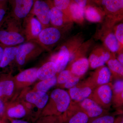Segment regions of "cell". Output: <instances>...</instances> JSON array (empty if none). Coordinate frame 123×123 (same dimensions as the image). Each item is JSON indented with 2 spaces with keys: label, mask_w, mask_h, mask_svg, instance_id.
Masks as SVG:
<instances>
[{
  "label": "cell",
  "mask_w": 123,
  "mask_h": 123,
  "mask_svg": "<svg viewBox=\"0 0 123 123\" xmlns=\"http://www.w3.org/2000/svg\"><path fill=\"white\" fill-rule=\"evenodd\" d=\"M58 117L56 116H49L43 118L38 123H56Z\"/></svg>",
  "instance_id": "obj_35"
},
{
  "label": "cell",
  "mask_w": 123,
  "mask_h": 123,
  "mask_svg": "<svg viewBox=\"0 0 123 123\" xmlns=\"http://www.w3.org/2000/svg\"><path fill=\"white\" fill-rule=\"evenodd\" d=\"M114 33L116 37L119 42L122 48L123 44V24L121 23L117 26Z\"/></svg>",
  "instance_id": "obj_32"
},
{
  "label": "cell",
  "mask_w": 123,
  "mask_h": 123,
  "mask_svg": "<svg viewBox=\"0 0 123 123\" xmlns=\"http://www.w3.org/2000/svg\"><path fill=\"white\" fill-rule=\"evenodd\" d=\"M25 38L17 31H0V41L8 46H14L22 43L25 41Z\"/></svg>",
  "instance_id": "obj_10"
},
{
  "label": "cell",
  "mask_w": 123,
  "mask_h": 123,
  "mask_svg": "<svg viewBox=\"0 0 123 123\" xmlns=\"http://www.w3.org/2000/svg\"><path fill=\"white\" fill-rule=\"evenodd\" d=\"M80 80L79 77L73 75L70 77L66 83L65 84L64 86L67 89H70L76 86Z\"/></svg>",
  "instance_id": "obj_33"
},
{
  "label": "cell",
  "mask_w": 123,
  "mask_h": 123,
  "mask_svg": "<svg viewBox=\"0 0 123 123\" xmlns=\"http://www.w3.org/2000/svg\"><path fill=\"white\" fill-rule=\"evenodd\" d=\"M36 43L33 42H27L21 44L18 47L16 58L19 65H22L24 64L27 55L31 53L38 46Z\"/></svg>",
  "instance_id": "obj_13"
},
{
  "label": "cell",
  "mask_w": 123,
  "mask_h": 123,
  "mask_svg": "<svg viewBox=\"0 0 123 123\" xmlns=\"http://www.w3.org/2000/svg\"></svg>",
  "instance_id": "obj_46"
},
{
  "label": "cell",
  "mask_w": 123,
  "mask_h": 123,
  "mask_svg": "<svg viewBox=\"0 0 123 123\" xmlns=\"http://www.w3.org/2000/svg\"><path fill=\"white\" fill-rule=\"evenodd\" d=\"M36 68L29 69L24 70L18 75L17 80L19 81L33 82L37 78Z\"/></svg>",
  "instance_id": "obj_23"
},
{
  "label": "cell",
  "mask_w": 123,
  "mask_h": 123,
  "mask_svg": "<svg viewBox=\"0 0 123 123\" xmlns=\"http://www.w3.org/2000/svg\"><path fill=\"white\" fill-rule=\"evenodd\" d=\"M18 50V47H8L5 49L0 62V68H5L15 59Z\"/></svg>",
  "instance_id": "obj_20"
},
{
  "label": "cell",
  "mask_w": 123,
  "mask_h": 123,
  "mask_svg": "<svg viewBox=\"0 0 123 123\" xmlns=\"http://www.w3.org/2000/svg\"><path fill=\"white\" fill-rule=\"evenodd\" d=\"M85 17L86 19L92 22L98 23L102 21V14L96 8L92 6H86L85 8Z\"/></svg>",
  "instance_id": "obj_22"
},
{
  "label": "cell",
  "mask_w": 123,
  "mask_h": 123,
  "mask_svg": "<svg viewBox=\"0 0 123 123\" xmlns=\"http://www.w3.org/2000/svg\"><path fill=\"white\" fill-rule=\"evenodd\" d=\"M5 0H0V1Z\"/></svg>",
  "instance_id": "obj_45"
},
{
  "label": "cell",
  "mask_w": 123,
  "mask_h": 123,
  "mask_svg": "<svg viewBox=\"0 0 123 123\" xmlns=\"http://www.w3.org/2000/svg\"><path fill=\"white\" fill-rule=\"evenodd\" d=\"M101 3L109 18L114 21L121 19L123 0H102Z\"/></svg>",
  "instance_id": "obj_5"
},
{
  "label": "cell",
  "mask_w": 123,
  "mask_h": 123,
  "mask_svg": "<svg viewBox=\"0 0 123 123\" xmlns=\"http://www.w3.org/2000/svg\"><path fill=\"white\" fill-rule=\"evenodd\" d=\"M115 117L107 114L90 119L88 123H114Z\"/></svg>",
  "instance_id": "obj_30"
},
{
  "label": "cell",
  "mask_w": 123,
  "mask_h": 123,
  "mask_svg": "<svg viewBox=\"0 0 123 123\" xmlns=\"http://www.w3.org/2000/svg\"><path fill=\"white\" fill-rule=\"evenodd\" d=\"M70 50L65 45L61 48L59 51L56 57H55V62L57 68V73H60L65 69L69 62L70 61Z\"/></svg>",
  "instance_id": "obj_12"
},
{
  "label": "cell",
  "mask_w": 123,
  "mask_h": 123,
  "mask_svg": "<svg viewBox=\"0 0 123 123\" xmlns=\"http://www.w3.org/2000/svg\"><path fill=\"white\" fill-rule=\"evenodd\" d=\"M57 73V67L55 62H49L37 70V77L40 80H44L55 76Z\"/></svg>",
  "instance_id": "obj_16"
},
{
  "label": "cell",
  "mask_w": 123,
  "mask_h": 123,
  "mask_svg": "<svg viewBox=\"0 0 123 123\" xmlns=\"http://www.w3.org/2000/svg\"><path fill=\"white\" fill-rule=\"evenodd\" d=\"M26 99L29 102L34 104L40 109H42L47 104L48 101L49 96L46 92L38 91L27 94Z\"/></svg>",
  "instance_id": "obj_14"
},
{
  "label": "cell",
  "mask_w": 123,
  "mask_h": 123,
  "mask_svg": "<svg viewBox=\"0 0 123 123\" xmlns=\"http://www.w3.org/2000/svg\"><path fill=\"white\" fill-rule=\"evenodd\" d=\"M74 2L76 3L81 7L85 8L86 7L88 0H74Z\"/></svg>",
  "instance_id": "obj_36"
},
{
  "label": "cell",
  "mask_w": 123,
  "mask_h": 123,
  "mask_svg": "<svg viewBox=\"0 0 123 123\" xmlns=\"http://www.w3.org/2000/svg\"><path fill=\"white\" fill-rule=\"evenodd\" d=\"M113 90L115 93L120 94L123 91V80L119 79L117 80L113 86Z\"/></svg>",
  "instance_id": "obj_34"
},
{
  "label": "cell",
  "mask_w": 123,
  "mask_h": 123,
  "mask_svg": "<svg viewBox=\"0 0 123 123\" xmlns=\"http://www.w3.org/2000/svg\"><path fill=\"white\" fill-rule=\"evenodd\" d=\"M51 97L55 104L56 116L66 112L70 106L71 98L68 93L65 91L56 89L52 92Z\"/></svg>",
  "instance_id": "obj_2"
},
{
  "label": "cell",
  "mask_w": 123,
  "mask_h": 123,
  "mask_svg": "<svg viewBox=\"0 0 123 123\" xmlns=\"http://www.w3.org/2000/svg\"><path fill=\"white\" fill-rule=\"evenodd\" d=\"M11 123H30L27 121L21 120H12Z\"/></svg>",
  "instance_id": "obj_41"
},
{
  "label": "cell",
  "mask_w": 123,
  "mask_h": 123,
  "mask_svg": "<svg viewBox=\"0 0 123 123\" xmlns=\"http://www.w3.org/2000/svg\"><path fill=\"white\" fill-rule=\"evenodd\" d=\"M118 60L120 63L123 65V52L120 53L118 57Z\"/></svg>",
  "instance_id": "obj_40"
},
{
  "label": "cell",
  "mask_w": 123,
  "mask_h": 123,
  "mask_svg": "<svg viewBox=\"0 0 123 123\" xmlns=\"http://www.w3.org/2000/svg\"><path fill=\"white\" fill-rule=\"evenodd\" d=\"M114 123H123V117H119L115 119Z\"/></svg>",
  "instance_id": "obj_39"
},
{
  "label": "cell",
  "mask_w": 123,
  "mask_h": 123,
  "mask_svg": "<svg viewBox=\"0 0 123 123\" xmlns=\"http://www.w3.org/2000/svg\"><path fill=\"white\" fill-rule=\"evenodd\" d=\"M89 65L88 59L85 57L80 58L72 64L70 71L73 75L80 77L87 72Z\"/></svg>",
  "instance_id": "obj_18"
},
{
  "label": "cell",
  "mask_w": 123,
  "mask_h": 123,
  "mask_svg": "<svg viewBox=\"0 0 123 123\" xmlns=\"http://www.w3.org/2000/svg\"><path fill=\"white\" fill-rule=\"evenodd\" d=\"M91 99L105 110L110 107L112 97L111 88L107 84L99 86L91 94Z\"/></svg>",
  "instance_id": "obj_1"
},
{
  "label": "cell",
  "mask_w": 123,
  "mask_h": 123,
  "mask_svg": "<svg viewBox=\"0 0 123 123\" xmlns=\"http://www.w3.org/2000/svg\"><path fill=\"white\" fill-rule=\"evenodd\" d=\"M70 106L62 118L65 123H88L90 119L80 106Z\"/></svg>",
  "instance_id": "obj_4"
},
{
  "label": "cell",
  "mask_w": 123,
  "mask_h": 123,
  "mask_svg": "<svg viewBox=\"0 0 123 123\" xmlns=\"http://www.w3.org/2000/svg\"><path fill=\"white\" fill-rule=\"evenodd\" d=\"M61 121L60 123H65V122H64L63 121V120L62 119H61Z\"/></svg>",
  "instance_id": "obj_43"
},
{
  "label": "cell",
  "mask_w": 123,
  "mask_h": 123,
  "mask_svg": "<svg viewBox=\"0 0 123 123\" xmlns=\"http://www.w3.org/2000/svg\"><path fill=\"white\" fill-rule=\"evenodd\" d=\"M13 82L10 80H5L0 82V97L4 95L9 96L13 91Z\"/></svg>",
  "instance_id": "obj_27"
},
{
  "label": "cell",
  "mask_w": 123,
  "mask_h": 123,
  "mask_svg": "<svg viewBox=\"0 0 123 123\" xmlns=\"http://www.w3.org/2000/svg\"><path fill=\"white\" fill-rule=\"evenodd\" d=\"M55 6L62 10L67 16L72 20L69 13V5L71 2V0H53Z\"/></svg>",
  "instance_id": "obj_29"
},
{
  "label": "cell",
  "mask_w": 123,
  "mask_h": 123,
  "mask_svg": "<svg viewBox=\"0 0 123 123\" xmlns=\"http://www.w3.org/2000/svg\"><path fill=\"white\" fill-rule=\"evenodd\" d=\"M79 106L88 115L90 119L107 114L105 110L90 98H86L80 102Z\"/></svg>",
  "instance_id": "obj_8"
},
{
  "label": "cell",
  "mask_w": 123,
  "mask_h": 123,
  "mask_svg": "<svg viewBox=\"0 0 123 123\" xmlns=\"http://www.w3.org/2000/svg\"><path fill=\"white\" fill-rule=\"evenodd\" d=\"M57 82V77L55 76L51 78L43 80L37 85L36 88L38 91L46 93L52 87L55 86Z\"/></svg>",
  "instance_id": "obj_25"
},
{
  "label": "cell",
  "mask_w": 123,
  "mask_h": 123,
  "mask_svg": "<svg viewBox=\"0 0 123 123\" xmlns=\"http://www.w3.org/2000/svg\"><path fill=\"white\" fill-rule=\"evenodd\" d=\"M26 115V111L24 107L21 105H18L8 110L7 115L10 118H20L24 117Z\"/></svg>",
  "instance_id": "obj_26"
},
{
  "label": "cell",
  "mask_w": 123,
  "mask_h": 123,
  "mask_svg": "<svg viewBox=\"0 0 123 123\" xmlns=\"http://www.w3.org/2000/svg\"><path fill=\"white\" fill-rule=\"evenodd\" d=\"M73 75V74L70 70H63L60 73L57 78V82L59 84H65Z\"/></svg>",
  "instance_id": "obj_31"
},
{
  "label": "cell",
  "mask_w": 123,
  "mask_h": 123,
  "mask_svg": "<svg viewBox=\"0 0 123 123\" xmlns=\"http://www.w3.org/2000/svg\"><path fill=\"white\" fill-rule=\"evenodd\" d=\"M69 10L72 21L80 23L84 21L85 8L81 7L75 2L71 1Z\"/></svg>",
  "instance_id": "obj_19"
},
{
  "label": "cell",
  "mask_w": 123,
  "mask_h": 123,
  "mask_svg": "<svg viewBox=\"0 0 123 123\" xmlns=\"http://www.w3.org/2000/svg\"><path fill=\"white\" fill-rule=\"evenodd\" d=\"M62 35L60 29L53 26L48 27L43 29L38 38L43 46L50 47H53L59 42Z\"/></svg>",
  "instance_id": "obj_3"
},
{
  "label": "cell",
  "mask_w": 123,
  "mask_h": 123,
  "mask_svg": "<svg viewBox=\"0 0 123 123\" xmlns=\"http://www.w3.org/2000/svg\"><path fill=\"white\" fill-rule=\"evenodd\" d=\"M108 68L111 71L123 76V65L116 59H110L107 61Z\"/></svg>",
  "instance_id": "obj_28"
},
{
  "label": "cell",
  "mask_w": 123,
  "mask_h": 123,
  "mask_svg": "<svg viewBox=\"0 0 123 123\" xmlns=\"http://www.w3.org/2000/svg\"><path fill=\"white\" fill-rule=\"evenodd\" d=\"M5 11L2 9H0V22L2 21L5 15Z\"/></svg>",
  "instance_id": "obj_38"
},
{
  "label": "cell",
  "mask_w": 123,
  "mask_h": 123,
  "mask_svg": "<svg viewBox=\"0 0 123 123\" xmlns=\"http://www.w3.org/2000/svg\"><path fill=\"white\" fill-rule=\"evenodd\" d=\"M5 107L4 104L0 98V117L4 116L5 114Z\"/></svg>",
  "instance_id": "obj_37"
},
{
  "label": "cell",
  "mask_w": 123,
  "mask_h": 123,
  "mask_svg": "<svg viewBox=\"0 0 123 123\" xmlns=\"http://www.w3.org/2000/svg\"><path fill=\"white\" fill-rule=\"evenodd\" d=\"M111 72L106 66L99 69L94 75L92 78V85L99 86L107 84L110 82L111 77Z\"/></svg>",
  "instance_id": "obj_15"
},
{
  "label": "cell",
  "mask_w": 123,
  "mask_h": 123,
  "mask_svg": "<svg viewBox=\"0 0 123 123\" xmlns=\"http://www.w3.org/2000/svg\"><path fill=\"white\" fill-rule=\"evenodd\" d=\"M4 49L1 47H0V61H1L2 58L3 52H4Z\"/></svg>",
  "instance_id": "obj_42"
},
{
  "label": "cell",
  "mask_w": 123,
  "mask_h": 123,
  "mask_svg": "<svg viewBox=\"0 0 123 123\" xmlns=\"http://www.w3.org/2000/svg\"><path fill=\"white\" fill-rule=\"evenodd\" d=\"M104 42L108 49L113 53L117 52L120 49H122V47L114 33L111 32L108 34L104 39Z\"/></svg>",
  "instance_id": "obj_21"
},
{
  "label": "cell",
  "mask_w": 123,
  "mask_h": 123,
  "mask_svg": "<svg viewBox=\"0 0 123 123\" xmlns=\"http://www.w3.org/2000/svg\"><path fill=\"white\" fill-rule=\"evenodd\" d=\"M34 1V0H13L12 14L15 19H25L30 12Z\"/></svg>",
  "instance_id": "obj_6"
},
{
  "label": "cell",
  "mask_w": 123,
  "mask_h": 123,
  "mask_svg": "<svg viewBox=\"0 0 123 123\" xmlns=\"http://www.w3.org/2000/svg\"><path fill=\"white\" fill-rule=\"evenodd\" d=\"M30 34L33 38H37L43 28L42 23L37 18L33 17L30 22Z\"/></svg>",
  "instance_id": "obj_24"
},
{
  "label": "cell",
  "mask_w": 123,
  "mask_h": 123,
  "mask_svg": "<svg viewBox=\"0 0 123 123\" xmlns=\"http://www.w3.org/2000/svg\"><path fill=\"white\" fill-rule=\"evenodd\" d=\"M33 8L34 14L43 26H49L51 8L48 4L43 0H36Z\"/></svg>",
  "instance_id": "obj_7"
},
{
  "label": "cell",
  "mask_w": 123,
  "mask_h": 123,
  "mask_svg": "<svg viewBox=\"0 0 123 123\" xmlns=\"http://www.w3.org/2000/svg\"><path fill=\"white\" fill-rule=\"evenodd\" d=\"M72 21L62 10L55 6L51 8L50 22L53 27L60 29L64 26L65 24Z\"/></svg>",
  "instance_id": "obj_11"
},
{
  "label": "cell",
  "mask_w": 123,
  "mask_h": 123,
  "mask_svg": "<svg viewBox=\"0 0 123 123\" xmlns=\"http://www.w3.org/2000/svg\"><path fill=\"white\" fill-rule=\"evenodd\" d=\"M92 88L89 86L82 88L73 87L69 90L70 98L76 102H81L86 98H88L92 93Z\"/></svg>",
  "instance_id": "obj_17"
},
{
  "label": "cell",
  "mask_w": 123,
  "mask_h": 123,
  "mask_svg": "<svg viewBox=\"0 0 123 123\" xmlns=\"http://www.w3.org/2000/svg\"><path fill=\"white\" fill-rule=\"evenodd\" d=\"M111 57L110 52L107 51L101 48L97 49L90 56L89 64L92 68H98L105 65Z\"/></svg>",
  "instance_id": "obj_9"
},
{
  "label": "cell",
  "mask_w": 123,
  "mask_h": 123,
  "mask_svg": "<svg viewBox=\"0 0 123 123\" xmlns=\"http://www.w3.org/2000/svg\"><path fill=\"white\" fill-rule=\"evenodd\" d=\"M3 123V122H2V121H1V120H0V123Z\"/></svg>",
  "instance_id": "obj_44"
}]
</instances>
